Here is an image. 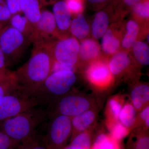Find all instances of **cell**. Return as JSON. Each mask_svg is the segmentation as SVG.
I'll return each instance as SVG.
<instances>
[{"mask_svg":"<svg viewBox=\"0 0 149 149\" xmlns=\"http://www.w3.org/2000/svg\"><path fill=\"white\" fill-rule=\"evenodd\" d=\"M54 59L48 48H34L28 61L13 71L22 91L29 96L52 72Z\"/></svg>","mask_w":149,"mask_h":149,"instance_id":"6da1fadb","label":"cell"},{"mask_svg":"<svg viewBox=\"0 0 149 149\" xmlns=\"http://www.w3.org/2000/svg\"><path fill=\"white\" fill-rule=\"evenodd\" d=\"M49 116L47 108L37 106L5 120L1 127L2 131L14 141H24Z\"/></svg>","mask_w":149,"mask_h":149,"instance_id":"7a4b0ae2","label":"cell"},{"mask_svg":"<svg viewBox=\"0 0 149 149\" xmlns=\"http://www.w3.org/2000/svg\"><path fill=\"white\" fill-rule=\"evenodd\" d=\"M76 80L74 72L70 70L52 72L29 95L37 99L40 106L49 107L69 92Z\"/></svg>","mask_w":149,"mask_h":149,"instance_id":"3957f363","label":"cell"},{"mask_svg":"<svg viewBox=\"0 0 149 149\" xmlns=\"http://www.w3.org/2000/svg\"><path fill=\"white\" fill-rule=\"evenodd\" d=\"M31 42L10 24L0 32V47L10 65L18 61Z\"/></svg>","mask_w":149,"mask_h":149,"instance_id":"277c9868","label":"cell"},{"mask_svg":"<svg viewBox=\"0 0 149 149\" xmlns=\"http://www.w3.org/2000/svg\"><path fill=\"white\" fill-rule=\"evenodd\" d=\"M40 106L36 99L21 91L4 97L0 100V125L5 120L31 109Z\"/></svg>","mask_w":149,"mask_h":149,"instance_id":"5b68a950","label":"cell"},{"mask_svg":"<svg viewBox=\"0 0 149 149\" xmlns=\"http://www.w3.org/2000/svg\"><path fill=\"white\" fill-rule=\"evenodd\" d=\"M58 36L53 13L49 10L41 11L40 19L35 28L33 47L49 48Z\"/></svg>","mask_w":149,"mask_h":149,"instance_id":"8992f818","label":"cell"},{"mask_svg":"<svg viewBox=\"0 0 149 149\" xmlns=\"http://www.w3.org/2000/svg\"><path fill=\"white\" fill-rule=\"evenodd\" d=\"M79 44L76 38L65 37L56 41L49 49L54 61L75 67L79 57Z\"/></svg>","mask_w":149,"mask_h":149,"instance_id":"52a82bcc","label":"cell"},{"mask_svg":"<svg viewBox=\"0 0 149 149\" xmlns=\"http://www.w3.org/2000/svg\"><path fill=\"white\" fill-rule=\"evenodd\" d=\"M48 125V149H56L64 143L72 131L71 118L62 115L51 116Z\"/></svg>","mask_w":149,"mask_h":149,"instance_id":"ba28073f","label":"cell"},{"mask_svg":"<svg viewBox=\"0 0 149 149\" xmlns=\"http://www.w3.org/2000/svg\"><path fill=\"white\" fill-rule=\"evenodd\" d=\"M65 95L56 101L55 111L49 116L62 115L71 118L90 108L91 104L88 99L77 95Z\"/></svg>","mask_w":149,"mask_h":149,"instance_id":"9c48e42d","label":"cell"},{"mask_svg":"<svg viewBox=\"0 0 149 149\" xmlns=\"http://www.w3.org/2000/svg\"><path fill=\"white\" fill-rule=\"evenodd\" d=\"M52 13L58 34L60 32H65L70 29L72 21L71 13L65 2H56L53 7Z\"/></svg>","mask_w":149,"mask_h":149,"instance_id":"30bf717a","label":"cell"},{"mask_svg":"<svg viewBox=\"0 0 149 149\" xmlns=\"http://www.w3.org/2000/svg\"><path fill=\"white\" fill-rule=\"evenodd\" d=\"M87 76L91 83L99 86L108 84L111 80V73L108 65L101 62L91 65L87 71Z\"/></svg>","mask_w":149,"mask_h":149,"instance_id":"8fae6325","label":"cell"},{"mask_svg":"<svg viewBox=\"0 0 149 149\" xmlns=\"http://www.w3.org/2000/svg\"><path fill=\"white\" fill-rule=\"evenodd\" d=\"M9 24L20 32L32 42L35 35V29L29 20L19 13L12 15Z\"/></svg>","mask_w":149,"mask_h":149,"instance_id":"7c38bea8","label":"cell"},{"mask_svg":"<svg viewBox=\"0 0 149 149\" xmlns=\"http://www.w3.org/2000/svg\"><path fill=\"white\" fill-rule=\"evenodd\" d=\"M39 0H20L21 12L29 20L34 29L39 21L41 15Z\"/></svg>","mask_w":149,"mask_h":149,"instance_id":"4fadbf2b","label":"cell"},{"mask_svg":"<svg viewBox=\"0 0 149 149\" xmlns=\"http://www.w3.org/2000/svg\"><path fill=\"white\" fill-rule=\"evenodd\" d=\"M95 119V112L89 109L71 118L72 130L78 132H84L92 125Z\"/></svg>","mask_w":149,"mask_h":149,"instance_id":"5bb4252c","label":"cell"},{"mask_svg":"<svg viewBox=\"0 0 149 149\" xmlns=\"http://www.w3.org/2000/svg\"><path fill=\"white\" fill-rule=\"evenodd\" d=\"M130 97L132 105L136 109H141L149 102V86L141 85L136 86L131 91Z\"/></svg>","mask_w":149,"mask_h":149,"instance_id":"9a60e30c","label":"cell"},{"mask_svg":"<svg viewBox=\"0 0 149 149\" xmlns=\"http://www.w3.org/2000/svg\"><path fill=\"white\" fill-rule=\"evenodd\" d=\"M100 53V46L95 40L86 39L79 44V56L83 60L88 61L96 58Z\"/></svg>","mask_w":149,"mask_h":149,"instance_id":"2e32d148","label":"cell"},{"mask_svg":"<svg viewBox=\"0 0 149 149\" xmlns=\"http://www.w3.org/2000/svg\"><path fill=\"white\" fill-rule=\"evenodd\" d=\"M70 29L72 35L79 40L85 38L90 32L89 24L82 13L77 14L71 21Z\"/></svg>","mask_w":149,"mask_h":149,"instance_id":"e0dca14e","label":"cell"},{"mask_svg":"<svg viewBox=\"0 0 149 149\" xmlns=\"http://www.w3.org/2000/svg\"><path fill=\"white\" fill-rule=\"evenodd\" d=\"M130 64V59L125 52H119L115 54L109 62L110 71L111 74L117 75L123 72Z\"/></svg>","mask_w":149,"mask_h":149,"instance_id":"ac0fdd59","label":"cell"},{"mask_svg":"<svg viewBox=\"0 0 149 149\" xmlns=\"http://www.w3.org/2000/svg\"><path fill=\"white\" fill-rule=\"evenodd\" d=\"M109 19L104 11H100L96 14L92 24V32L94 38L98 39L103 36L108 29Z\"/></svg>","mask_w":149,"mask_h":149,"instance_id":"d6986e66","label":"cell"},{"mask_svg":"<svg viewBox=\"0 0 149 149\" xmlns=\"http://www.w3.org/2000/svg\"><path fill=\"white\" fill-rule=\"evenodd\" d=\"M102 47L105 52L112 54L116 53L120 47V41L110 29H108L102 37Z\"/></svg>","mask_w":149,"mask_h":149,"instance_id":"ffe728a7","label":"cell"},{"mask_svg":"<svg viewBox=\"0 0 149 149\" xmlns=\"http://www.w3.org/2000/svg\"><path fill=\"white\" fill-rule=\"evenodd\" d=\"M126 32L122 39L121 45L123 48L131 47L136 42L139 32V24L136 21L129 20L126 26Z\"/></svg>","mask_w":149,"mask_h":149,"instance_id":"44dd1931","label":"cell"},{"mask_svg":"<svg viewBox=\"0 0 149 149\" xmlns=\"http://www.w3.org/2000/svg\"><path fill=\"white\" fill-rule=\"evenodd\" d=\"M136 116V110L133 105L126 104L121 109L118 120L126 128H130L135 123Z\"/></svg>","mask_w":149,"mask_h":149,"instance_id":"7402d4cb","label":"cell"},{"mask_svg":"<svg viewBox=\"0 0 149 149\" xmlns=\"http://www.w3.org/2000/svg\"><path fill=\"white\" fill-rule=\"evenodd\" d=\"M133 51L136 59L141 64H149V47L146 43L141 41H136L132 46Z\"/></svg>","mask_w":149,"mask_h":149,"instance_id":"603a6c76","label":"cell"},{"mask_svg":"<svg viewBox=\"0 0 149 149\" xmlns=\"http://www.w3.org/2000/svg\"><path fill=\"white\" fill-rule=\"evenodd\" d=\"M70 146L72 149H91L90 136L86 132H81L74 137Z\"/></svg>","mask_w":149,"mask_h":149,"instance_id":"cb8c5ba5","label":"cell"},{"mask_svg":"<svg viewBox=\"0 0 149 149\" xmlns=\"http://www.w3.org/2000/svg\"><path fill=\"white\" fill-rule=\"evenodd\" d=\"M20 89L16 78L0 82V100L5 96L16 93Z\"/></svg>","mask_w":149,"mask_h":149,"instance_id":"d4e9b609","label":"cell"},{"mask_svg":"<svg viewBox=\"0 0 149 149\" xmlns=\"http://www.w3.org/2000/svg\"><path fill=\"white\" fill-rule=\"evenodd\" d=\"M133 13L138 17L147 19L149 17V2L148 0L141 1L133 6Z\"/></svg>","mask_w":149,"mask_h":149,"instance_id":"484cf974","label":"cell"},{"mask_svg":"<svg viewBox=\"0 0 149 149\" xmlns=\"http://www.w3.org/2000/svg\"><path fill=\"white\" fill-rule=\"evenodd\" d=\"M112 138L116 141H120L128 135V128L122 125L120 123H116L111 129Z\"/></svg>","mask_w":149,"mask_h":149,"instance_id":"4316f807","label":"cell"},{"mask_svg":"<svg viewBox=\"0 0 149 149\" xmlns=\"http://www.w3.org/2000/svg\"><path fill=\"white\" fill-rule=\"evenodd\" d=\"M12 15L5 0H0V22L8 24Z\"/></svg>","mask_w":149,"mask_h":149,"instance_id":"83f0119b","label":"cell"},{"mask_svg":"<svg viewBox=\"0 0 149 149\" xmlns=\"http://www.w3.org/2000/svg\"><path fill=\"white\" fill-rule=\"evenodd\" d=\"M110 141L107 135L101 133L96 138L92 149H107Z\"/></svg>","mask_w":149,"mask_h":149,"instance_id":"f1b7e54d","label":"cell"},{"mask_svg":"<svg viewBox=\"0 0 149 149\" xmlns=\"http://www.w3.org/2000/svg\"><path fill=\"white\" fill-rule=\"evenodd\" d=\"M67 5L72 14H78L83 10V4L82 0H66Z\"/></svg>","mask_w":149,"mask_h":149,"instance_id":"f546056e","label":"cell"},{"mask_svg":"<svg viewBox=\"0 0 149 149\" xmlns=\"http://www.w3.org/2000/svg\"><path fill=\"white\" fill-rule=\"evenodd\" d=\"M15 142L2 130L0 131V149H8Z\"/></svg>","mask_w":149,"mask_h":149,"instance_id":"4dcf8cb0","label":"cell"},{"mask_svg":"<svg viewBox=\"0 0 149 149\" xmlns=\"http://www.w3.org/2000/svg\"><path fill=\"white\" fill-rule=\"evenodd\" d=\"M109 107L115 119L118 120L119 114L122 108L121 104L117 100L112 99L109 101Z\"/></svg>","mask_w":149,"mask_h":149,"instance_id":"1f68e13d","label":"cell"},{"mask_svg":"<svg viewBox=\"0 0 149 149\" xmlns=\"http://www.w3.org/2000/svg\"><path fill=\"white\" fill-rule=\"evenodd\" d=\"M5 1L12 15L19 13L21 12L20 0H5Z\"/></svg>","mask_w":149,"mask_h":149,"instance_id":"d6a6232c","label":"cell"},{"mask_svg":"<svg viewBox=\"0 0 149 149\" xmlns=\"http://www.w3.org/2000/svg\"><path fill=\"white\" fill-rule=\"evenodd\" d=\"M134 149H149V138L148 136H143L137 140Z\"/></svg>","mask_w":149,"mask_h":149,"instance_id":"836d02e7","label":"cell"},{"mask_svg":"<svg viewBox=\"0 0 149 149\" xmlns=\"http://www.w3.org/2000/svg\"><path fill=\"white\" fill-rule=\"evenodd\" d=\"M74 70L75 67H74L67 66L55 61H54L52 72H59L63 70H70L74 72Z\"/></svg>","mask_w":149,"mask_h":149,"instance_id":"e575fe53","label":"cell"},{"mask_svg":"<svg viewBox=\"0 0 149 149\" xmlns=\"http://www.w3.org/2000/svg\"><path fill=\"white\" fill-rule=\"evenodd\" d=\"M15 78L13 71L6 69H0V82Z\"/></svg>","mask_w":149,"mask_h":149,"instance_id":"d590c367","label":"cell"},{"mask_svg":"<svg viewBox=\"0 0 149 149\" xmlns=\"http://www.w3.org/2000/svg\"><path fill=\"white\" fill-rule=\"evenodd\" d=\"M141 120L144 121L147 127L149 126V107L148 106L142 110L140 113Z\"/></svg>","mask_w":149,"mask_h":149,"instance_id":"8d00e7d4","label":"cell"},{"mask_svg":"<svg viewBox=\"0 0 149 149\" xmlns=\"http://www.w3.org/2000/svg\"><path fill=\"white\" fill-rule=\"evenodd\" d=\"M9 65L8 61L0 47V69H6Z\"/></svg>","mask_w":149,"mask_h":149,"instance_id":"74e56055","label":"cell"},{"mask_svg":"<svg viewBox=\"0 0 149 149\" xmlns=\"http://www.w3.org/2000/svg\"><path fill=\"white\" fill-rule=\"evenodd\" d=\"M32 144L31 146H29L30 149H48L45 148L44 146L37 144V142H34L32 141Z\"/></svg>","mask_w":149,"mask_h":149,"instance_id":"f35d334b","label":"cell"},{"mask_svg":"<svg viewBox=\"0 0 149 149\" xmlns=\"http://www.w3.org/2000/svg\"><path fill=\"white\" fill-rule=\"evenodd\" d=\"M142 0H124V3L126 5L133 6L137 3L141 1Z\"/></svg>","mask_w":149,"mask_h":149,"instance_id":"ab89813d","label":"cell"},{"mask_svg":"<svg viewBox=\"0 0 149 149\" xmlns=\"http://www.w3.org/2000/svg\"><path fill=\"white\" fill-rule=\"evenodd\" d=\"M88 1L89 2L96 3L103 2L106 1L108 0H88Z\"/></svg>","mask_w":149,"mask_h":149,"instance_id":"60d3db41","label":"cell"},{"mask_svg":"<svg viewBox=\"0 0 149 149\" xmlns=\"http://www.w3.org/2000/svg\"><path fill=\"white\" fill-rule=\"evenodd\" d=\"M107 149H115V146L114 143L113 142L111 141H110L109 144L107 148Z\"/></svg>","mask_w":149,"mask_h":149,"instance_id":"b9f144b4","label":"cell"},{"mask_svg":"<svg viewBox=\"0 0 149 149\" xmlns=\"http://www.w3.org/2000/svg\"><path fill=\"white\" fill-rule=\"evenodd\" d=\"M53 0H40V2L42 3L44 5H47L52 2Z\"/></svg>","mask_w":149,"mask_h":149,"instance_id":"7bdbcfd3","label":"cell"},{"mask_svg":"<svg viewBox=\"0 0 149 149\" xmlns=\"http://www.w3.org/2000/svg\"><path fill=\"white\" fill-rule=\"evenodd\" d=\"M6 25L3 24V23H1V22H0V32H1V31L2 29L3 28V27H4Z\"/></svg>","mask_w":149,"mask_h":149,"instance_id":"ee69618b","label":"cell"},{"mask_svg":"<svg viewBox=\"0 0 149 149\" xmlns=\"http://www.w3.org/2000/svg\"><path fill=\"white\" fill-rule=\"evenodd\" d=\"M19 149H30L29 147H24V148H20Z\"/></svg>","mask_w":149,"mask_h":149,"instance_id":"f6af8a7d","label":"cell"},{"mask_svg":"<svg viewBox=\"0 0 149 149\" xmlns=\"http://www.w3.org/2000/svg\"><path fill=\"white\" fill-rule=\"evenodd\" d=\"M64 149H71V148H70V147L69 146L66 147V148H64Z\"/></svg>","mask_w":149,"mask_h":149,"instance_id":"bcb514c9","label":"cell"},{"mask_svg":"<svg viewBox=\"0 0 149 149\" xmlns=\"http://www.w3.org/2000/svg\"><path fill=\"white\" fill-rule=\"evenodd\" d=\"M147 40H148V42H149V35H148V36H147Z\"/></svg>","mask_w":149,"mask_h":149,"instance_id":"7dc6e473","label":"cell"},{"mask_svg":"<svg viewBox=\"0 0 149 149\" xmlns=\"http://www.w3.org/2000/svg\"><path fill=\"white\" fill-rule=\"evenodd\" d=\"M39 1H40V0H39Z\"/></svg>","mask_w":149,"mask_h":149,"instance_id":"c3c4849f","label":"cell"}]
</instances>
